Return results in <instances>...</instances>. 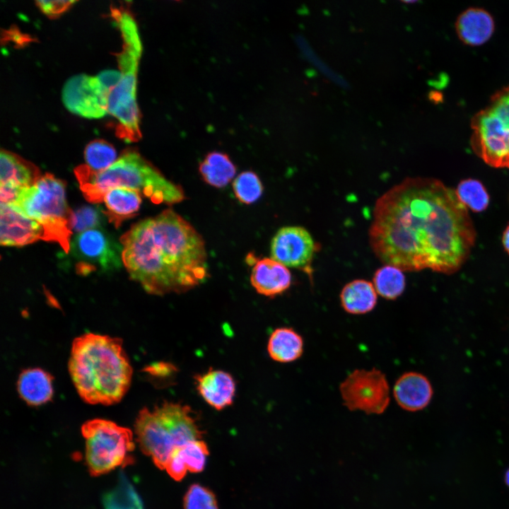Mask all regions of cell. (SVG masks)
<instances>
[{"mask_svg":"<svg viewBox=\"0 0 509 509\" xmlns=\"http://www.w3.org/2000/svg\"><path fill=\"white\" fill-rule=\"evenodd\" d=\"M85 439V460L90 474L100 476L134 462L132 431L113 421L95 419L81 427Z\"/></svg>","mask_w":509,"mask_h":509,"instance_id":"9","label":"cell"},{"mask_svg":"<svg viewBox=\"0 0 509 509\" xmlns=\"http://www.w3.org/2000/svg\"><path fill=\"white\" fill-rule=\"evenodd\" d=\"M120 242L123 265L150 294L184 293L207 276L203 238L170 209L137 223Z\"/></svg>","mask_w":509,"mask_h":509,"instance_id":"2","label":"cell"},{"mask_svg":"<svg viewBox=\"0 0 509 509\" xmlns=\"http://www.w3.org/2000/svg\"><path fill=\"white\" fill-rule=\"evenodd\" d=\"M208 455L207 445L203 440L191 441L172 452L165 469L174 480L180 481L187 472L202 471Z\"/></svg>","mask_w":509,"mask_h":509,"instance_id":"19","label":"cell"},{"mask_svg":"<svg viewBox=\"0 0 509 509\" xmlns=\"http://www.w3.org/2000/svg\"><path fill=\"white\" fill-rule=\"evenodd\" d=\"M292 276L287 267L272 258L259 259L253 266L250 282L261 295L273 298L285 292L291 284Z\"/></svg>","mask_w":509,"mask_h":509,"instance_id":"17","label":"cell"},{"mask_svg":"<svg viewBox=\"0 0 509 509\" xmlns=\"http://www.w3.org/2000/svg\"><path fill=\"white\" fill-rule=\"evenodd\" d=\"M18 392L28 404L39 406L50 401L53 396L52 377L41 368H28L19 375Z\"/></svg>","mask_w":509,"mask_h":509,"instance_id":"20","label":"cell"},{"mask_svg":"<svg viewBox=\"0 0 509 509\" xmlns=\"http://www.w3.org/2000/svg\"><path fill=\"white\" fill-rule=\"evenodd\" d=\"M495 23L492 16L486 10L471 7L462 12L455 22L459 39L470 46H479L492 36Z\"/></svg>","mask_w":509,"mask_h":509,"instance_id":"18","label":"cell"},{"mask_svg":"<svg viewBox=\"0 0 509 509\" xmlns=\"http://www.w3.org/2000/svg\"><path fill=\"white\" fill-rule=\"evenodd\" d=\"M504 479L506 485L509 487V469L506 471L505 474Z\"/></svg>","mask_w":509,"mask_h":509,"instance_id":"36","label":"cell"},{"mask_svg":"<svg viewBox=\"0 0 509 509\" xmlns=\"http://www.w3.org/2000/svg\"><path fill=\"white\" fill-rule=\"evenodd\" d=\"M316 249L312 235L305 228L286 226L280 228L273 237L271 258L311 276V264Z\"/></svg>","mask_w":509,"mask_h":509,"instance_id":"13","label":"cell"},{"mask_svg":"<svg viewBox=\"0 0 509 509\" xmlns=\"http://www.w3.org/2000/svg\"><path fill=\"white\" fill-rule=\"evenodd\" d=\"M122 38V49L118 54L120 78L112 88L108 99V114L117 120L116 134L131 142L141 138L140 114L136 103L137 70L141 43L133 16L124 9L112 8Z\"/></svg>","mask_w":509,"mask_h":509,"instance_id":"5","label":"cell"},{"mask_svg":"<svg viewBox=\"0 0 509 509\" xmlns=\"http://www.w3.org/2000/svg\"><path fill=\"white\" fill-rule=\"evenodd\" d=\"M233 189L236 198L243 204H250L262 196L263 185L257 175L252 171L239 174L233 180Z\"/></svg>","mask_w":509,"mask_h":509,"instance_id":"29","label":"cell"},{"mask_svg":"<svg viewBox=\"0 0 509 509\" xmlns=\"http://www.w3.org/2000/svg\"><path fill=\"white\" fill-rule=\"evenodd\" d=\"M134 427L141 450L160 469H165L176 448L199 440L202 433L189 406L170 402L153 410L142 409Z\"/></svg>","mask_w":509,"mask_h":509,"instance_id":"6","label":"cell"},{"mask_svg":"<svg viewBox=\"0 0 509 509\" xmlns=\"http://www.w3.org/2000/svg\"><path fill=\"white\" fill-rule=\"evenodd\" d=\"M344 404L350 410L381 414L390 401V388L385 375L377 368L356 369L339 385Z\"/></svg>","mask_w":509,"mask_h":509,"instance_id":"10","label":"cell"},{"mask_svg":"<svg viewBox=\"0 0 509 509\" xmlns=\"http://www.w3.org/2000/svg\"><path fill=\"white\" fill-rule=\"evenodd\" d=\"M39 240H46L43 227L15 206L0 205V243L7 247H21Z\"/></svg>","mask_w":509,"mask_h":509,"instance_id":"14","label":"cell"},{"mask_svg":"<svg viewBox=\"0 0 509 509\" xmlns=\"http://www.w3.org/2000/svg\"><path fill=\"white\" fill-rule=\"evenodd\" d=\"M185 509H218L213 493L206 487L193 484L184 497Z\"/></svg>","mask_w":509,"mask_h":509,"instance_id":"31","label":"cell"},{"mask_svg":"<svg viewBox=\"0 0 509 509\" xmlns=\"http://www.w3.org/2000/svg\"><path fill=\"white\" fill-rule=\"evenodd\" d=\"M304 350L301 335L291 327H279L270 334L267 352L270 358L279 363H291L298 360Z\"/></svg>","mask_w":509,"mask_h":509,"instance_id":"24","label":"cell"},{"mask_svg":"<svg viewBox=\"0 0 509 509\" xmlns=\"http://www.w3.org/2000/svg\"><path fill=\"white\" fill-rule=\"evenodd\" d=\"M69 252L76 260L77 271L83 274L97 269L112 271L123 264L121 242L102 227L76 234Z\"/></svg>","mask_w":509,"mask_h":509,"instance_id":"11","label":"cell"},{"mask_svg":"<svg viewBox=\"0 0 509 509\" xmlns=\"http://www.w3.org/2000/svg\"><path fill=\"white\" fill-rule=\"evenodd\" d=\"M204 180L211 186H226L235 175L236 168L226 153L213 151L207 154L199 168Z\"/></svg>","mask_w":509,"mask_h":509,"instance_id":"25","label":"cell"},{"mask_svg":"<svg viewBox=\"0 0 509 509\" xmlns=\"http://www.w3.org/2000/svg\"><path fill=\"white\" fill-rule=\"evenodd\" d=\"M102 201L106 207L105 216L117 227L136 215L141 204V194L134 189L115 187L105 194Z\"/></svg>","mask_w":509,"mask_h":509,"instance_id":"22","label":"cell"},{"mask_svg":"<svg viewBox=\"0 0 509 509\" xmlns=\"http://www.w3.org/2000/svg\"><path fill=\"white\" fill-rule=\"evenodd\" d=\"M476 231L455 190L433 177H409L375 201L368 241L384 264L451 274L468 259Z\"/></svg>","mask_w":509,"mask_h":509,"instance_id":"1","label":"cell"},{"mask_svg":"<svg viewBox=\"0 0 509 509\" xmlns=\"http://www.w3.org/2000/svg\"><path fill=\"white\" fill-rule=\"evenodd\" d=\"M148 370L157 377L167 378L175 375L177 368L170 363L160 362L150 366Z\"/></svg>","mask_w":509,"mask_h":509,"instance_id":"34","label":"cell"},{"mask_svg":"<svg viewBox=\"0 0 509 509\" xmlns=\"http://www.w3.org/2000/svg\"><path fill=\"white\" fill-rule=\"evenodd\" d=\"M393 397L397 404L409 411H416L426 408L431 401L433 394L432 385L424 375L414 372H406L396 380Z\"/></svg>","mask_w":509,"mask_h":509,"instance_id":"15","label":"cell"},{"mask_svg":"<svg viewBox=\"0 0 509 509\" xmlns=\"http://www.w3.org/2000/svg\"><path fill=\"white\" fill-rule=\"evenodd\" d=\"M297 43L302 50L306 59L315 66L323 75L329 80L344 88H349L348 82L337 73L332 70L314 52L310 45L302 36L296 38Z\"/></svg>","mask_w":509,"mask_h":509,"instance_id":"32","label":"cell"},{"mask_svg":"<svg viewBox=\"0 0 509 509\" xmlns=\"http://www.w3.org/2000/svg\"><path fill=\"white\" fill-rule=\"evenodd\" d=\"M339 298L344 311L351 315H363L375 308L378 293L372 282L355 279L343 287Z\"/></svg>","mask_w":509,"mask_h":509,"instance_id":"23","label":"cell"},{"mask_svg":"<svg viewBox=\"0 0 509 509\" xmlns=\"http://www.w3.org/2000/svg\"><path fill=\"white\" fill-rule=\"evenodd\" d=\"M373 284L378 295L387 300H395L405 289V276L402 269L384 264L375 271Z\"/></svg>","mask_w":509,"mask_h":509,"instance_id":"26","label":"cell"},{"mask_svg":"<svg viewBox=\"0 0 509 509\" xmlns=\"http://www.w3.org/2000/svg\"><path fill=\"white\" fill-rule=\"evenodd\" d=\"M69 371L80 397L91 404L119 402L132 377L122 339L93 333L73 341Z\"/></svg>","mask_w":509,"mask_h":509,"instance_id":"3","label":"cell"},{"mask_svg":"<svg viewBox=\"0 0 509 509\" xmlns=\"http://www.w3.org/2000/svg\"><path fill=\"white\" fill-rule=\"evenodd\" d=\"M195 382L199 395L215 409L222 410L233 404L236 384L229 373L210 368L203 374L197 375Z\"/></svg>","mask_w":509,"mask_h":509,"instance_id":"16","label":"cell"},{"mask_svg":"<svg viewBox=\"0 0 509 509\" xmlns=\"http://www.w3.org/2000/svg\"><path fill=\"white\" fill-rule=\"evenodd\" d=\"M470 144L487 165L509 168V86L496 92L471 120Z\"/></svg>","mask_w":509,"mask_h":509,"instance_id":"8","label":"cell"},{"mask_svg":"<svg viewBox=\"0 0 509 509\" xmlns=\"http://www.w3.org/2000/svg\"><path fill=\"white\" fill-rule=\"evenodd\" d=\"M12 205L43 227L47 241L56 242L65 252H69L73 233L69 226L71 210L67 204L66 185L62 180L51 174L41 175L22 191Z\"/></svg>","mask_w":509,"mask_h":509,"instance_id":"7","label":"cell"},{"mask_svg":"<svg viewBox=\"0 0 509 509\" xmlns=\"http://www.w3.org/2000/svg\"><path fill=\"white\" fill-rule=\"evenodd\" d=\"M455 192L460 201L473 211L481 212L488 206L489 195L484 185L477 180H462Z\"/></svg>","mask_w":509,"mask_h":509,"instance_id":"28","label":"cell"},{"mask_svg":"<svg viewBox=\"0 0 509 509\" xmlns=\"http://www.w3.org/2000/svg\"><path fill=\"white\" fill-rule=\"evenodd\" d=\"M105 216L104 210L96 206H83L71 211L69 222L71 230L78 234L101 228Z\"/></svg>","mask_w":509,"mask_h":509,"instance_id":"30","label":"cell"},{"mask_svg":"<svg viewBox=\"0 0 509 509\" xmlns=\"http://www.w3.org/2000/svg\"><path fill=\"white\" fill-rule=\"evenodd\" d=\"M81 189L92 203L102 202L105 194L115 187L138 191L155 204H173L185 199L182 189L168 180L138 152L129 150L108 168L90 172L85 165L75 170Z\"/></svg>","mask_w":509,"mask_h":509,"instance_id":"4","label":"cell"},{"mask_svg":"<svg viewBox=\"0 0 509 509\" xmlns=\"http://www.w3.org/2000/svg\"><path fill=\"white\" fill-rule=\"evenodd\" d=\"M110 90L98 76L81 74L66 81L62 98L71 113L86 119H99L108 114Z\"/></svg>","mask_w":509,"mask_h":509,"instance_id":"12","label":"cell"},{"mask_svg":"<svg viewBox=\"0 0 509 509\" xmlns=\"http://www.w3.org/2000/svg\"><path fill=\"white\" fill-rule=\"evenodd\" d=\"M34 164L8 151L0 152V184H11L22 188L33 185L40 177Z\"/></svg>","mask_w":509,"mask_h":509,"instance_id":"21","label":"cell"},{"mask_svg":"<svg viewBox=\"0 0 509 509\" xmlns=\"http://www.w3.org/2000/svg\"><path fill=\"white\" fill-rule=\"evenodd\" d=\"M75 1L55 0V1H36L35 4L39 9L49 18H56L69 10Z\"/></svg>","mask_w":509,"mask_h":509,"instance_id":"33","label":"cell"},{"mask_svg":"<svg viewBox=\"0 0 509 509\" xmlns=\"http://www.w3.org/2000/svg\"><path fill=\"white\" fill-rule=\"evenodd\" d=\"M403 2L406 3V4H414V3H416V1H405Z\"/></svg>","mask_w":509,"mask_h":509,"instance_id":"37","label":"cell"},{"mask_svg":"<svg viewBox=\"0 0 509 509\" xmlns=\"http://www.w3.org/2000/svg\"><path fill=\"white\" fill-rule=\"evenodd\" d=\"M502 242H503V245L505 251L509 255V224L508 225V226L505 228V230L503 231V237H502Z\"/></svg>","mask_w":509,"mask_h":509,"instance_id":"35","label":"cell"},{"mask_svg":"<svg viewBox=\"0 0 509 509\" xmlns=\"http://www.w3.org/2000/svg\"><path fill=\"white\" fill-rule=\"evenodd\" d=\"M85 166L93 172L104 171L117 159L115 148L104 140L90 141L84 151Z\"/></svg>","mask_w":509,"mask_h":509,"instance_id":"27","label":"cell"}]
</instances>
